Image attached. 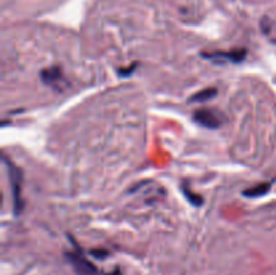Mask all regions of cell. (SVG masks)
Masks as SVG:
<instances>
[{"label":"cell","instance_id":"obj_1","mask_svg":"<svg viewBox=\"0 0 276 275\" xmlns=\"http://www.w3.org/2000/svg\"><path fill=\"white\" fill-rule=\"evenodd\" d=\"M3 162L4 165L7 166V173L8 177H10V186H11L12 194V209H14L15 216H19L23 212V208H24L22 198L23 174L19 167H16L7 157H3Z\"/></svg>","mask_w":276,"mask_h":275},{"label":"cell","instance_id":"obj_2","mask_svg":"<svg viewBox=\"0 0 276 275\" xmlns=\"http://www.w3.org/2000/svg\"><path fill=\"white\" fill-rule=\"evenodd\" d=\"M246 49H235L229 50V52H223V50H217V52H202L201 57H204L206 60H210L213 62H225L229 61L232 64H240L246 58Z\"/></svg>","mask_w":276,"mask_h":275},{"label":"cell","instance_id":"obj_3","mask_svg":"<svg viewBox=\"0 0 276 275\" xmlns=\"http://www.w3.org/2000/svg\"><path fill=\"white\" fill-rule=\"evenodd\" d=\"M65 258L72 264L77 275H100V271L95 264L85 259L78 251H73V253L68 251L65 253Z\"/></svg>","mask_w":276,"mask_h":275},{"label":"cell","instance_id":"obj_4","mask_svg":"<svg viewBox=\"0 0 276 275\" xmlns=\"http://www.w3.org/2000/svg\"><path fill=\"white\" fill-rule=\"evenodd\" d=\"M193 120L197 123L201 127L205 129L216 130L219 129V126L223 124V117L218 112L213 110H208V108H201L193 113Z\"/></svg>","mask_w":276,"mask_h":275},{"label":"cell","instance_id":"obj_5","mask_svg":"<svg viewBox=\"0 0 276 275\" xmlns=\"http://www.w3.org/2000/svg\"><path fill=\"white\" fill-rule=\"evenodd\" d=\"M39 77H41L42 83L54 88V89H57V91H62L65 88L66 80H65L60 66H51V68L43 69L39 73Z\"/></svg>","mask_w":276,"mask_h":275},{"label":"cell","instance_id":"obj_6","mask_svg":"<svg viewBox=\"0 0 276 275\" xmlns=\"http://www.w3.org/2000/svg\"><path fill=\"white\" fill-rule=\"evenodd\" d=\"M271 188H272L271 182H260V184L255 185L252 188L245 189V190L242 192V196L248 197V198H259V197L268 194Z\"/></svg>","mask_w":276,"mask_h":275},{"label":"cell","instance_id":"obj_7","mask_svg":"<svg viewBox=\"0 0 276 275\" xmlns=\"http://www.w3.org/2000/svg\"><path fill=\"white\" fill-rule=\"evenodd\" d=\"M217 93H218V89H217V88H213V87L205 88V89H202V91L194 93L193 96L190 97V102H193V103L209 102V100H212V98L216 97Z\"/></svg>","mask_w":276,"mask_h":275},{"label":"cell","instance_id":"obj_8","mask_svg":"<svg viewBox=\"0 0 276 275\" xmlns=\"http://www.w3.org/2000/svg\"><path fill=\"white\" fill-rule=\"evenodd\" d=\"M181 189H182V193H183V196L186 197V200L189 201L191 205H196V207H201V205H202V203H204L202 197L196 194V193H194L193 190L187 186V185L183 184Z\"/></svg>","mask_w":276,"mask_h":275},{"label":"cell","instance_id":"obj_9","mask_svg":"<svg viewBox=\"0 0 276 275\" xmlns=\"http://www.w3.org/2000/svg\"><path fill=\"white\" fill-rule=\"evenodd\" d=\"M137 68V62L132 64L131 66H127V68H120L118 69V74L121 76V77H128V76L132 74Z\"/></svg>","mask_w":276,"mask_h":275},{"label":"cell","instance_id":"obj_10","mask_svg":"<svg viewBox=\"0 0 276 275\" xmlns=\"http://www.w3.org/2000/svg\"><path fill=\"white\" fill-rule=\"evenodd\" d=\"M89 254H91L92 257L97 258V259H105V258L109 255V253L105 251V249H91Z\"/></svg>","mask_w":276,"mask_h":275},{"label":"cell","instance_id":"obj_11","mask_svg":"<svg viewBox=\"0 0 276 275\" xmlns=\"http://www.w3.org/2000/svg\"><path fill=\"white\" fill-rule=\"evenodd\" d=\"M109 275H121L120 268H115V270H114V272H111Z\"/></svg>","mask_w":276,"mask_h":275}]
</instances>
